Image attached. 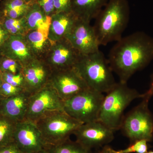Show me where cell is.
I'll use <instances>...</instances> for the list:
<instances>
[{
  "label": "cell",
  "mask_w": 153,
  "mask_h": 153,
  "mask_svg": "<svg viewBox=\"0 0 153 153\" xmlns=\"http://www.w3.org/2000/svg\"><path fill=\"white\" fill-rule=\"evenodd\" d=\"M147 153H153V151H149V152H148Z\"/></svg>",
  "instance_id": "cell-41"
},
{
  "label": "cell",
  "mask_w": 153,
  "mask_h": 153,
  "mask_svg": "<svg viewBox=\"0 0 153 153\" xmlns=\"http://www.w3.org/2000/svg\"><path fill=\"white\" fill-rule=\"evenodd\" d=\"M81 55L97 52L100 46L90 22L78 19L65 37Z\"/></svg>",
  "instance_id": "cell-12"
},
{
  "label": "cell",
  "mask_w": 153,
  "mask_h": 153,
  "mask_svg": "<svg viewBox=\"0 0 153 153\" xmlns=\"http://www.w3.org/2000/svg\"><path fill=\"white\" fill-rule=\"evenodd\" d=\"M25 36L35 57L37 59L44 60L52 44L48 37V33L39 30H30Z\"/></svg>",
  "instance_id": "cell-19"
},
{
  "label": "cell",
  "mask_w": 153,
  "mask_h": 153,
  "mask_svg": "<svg viewBox=\"0 0 153 153\" xmlns=\"http://www.w3.org/2000/svg\"><path fill=\"white\" fill-rule=\"evenodd\" d=\"M149 100L143 98L140 104L124 116L120 129L132 142L153 139V115L149 109Z\"/></svg>",
  "instance_id": "cell-7"
},
{
  "label": "cell",
  "mask_w": 153,
  "mask_h": 153,
  "mask_svg": "<svg viewBox=\"0 0 153 153\" xmlns=\"http://www.w3.org/2000/svg\"><path fill=\"white\" fill-rule=\"evenodd\" d=\"M78 51L66 38L52 43L44 61L52 71L74 67L80 56Z\"/></svg>",
  "instance_id": "cell-13"
},
{
  "label": "cell",
  "mask_w": 153,
  "mask_h": 153,
  "mask_svg": "<svg viewBox=\"0 0 153 153\" xmlns=\"http://www.w3.org/2000/svg\"><path fill=\"white\" fill-rule=\"evenodd\" d=\"M109 0H72L71 11L78 19L91 22L95 19Z\"/></svg>",
  "instance_id": "cell-18"
},
{
  "label": "cell",
  "mask_w": 153,
  "mask_h": 153,
  "mask_svg": "<svg viewBox=\"0 0 153 153\" xmlns=\"http://www.w3.org/2000/svg\"><path fill=\"white\" fill-rule=\"evenodd\" d=\"M14 142L24 153L35 152L48 146L36 123L26 119L16 124Z\"/></svg>",
  "instance_id": "cell-11"
},
{
  "label": "cell",
  "mask_w": 153,
  "mask_h": 153,
  "mask_svg": "<svg viewBox=\"0 0 153 153\" xmlns=\"http://www.w3.org/2000/svg\"><path fill=\"white\" fill-rule=\"evenodd\" d=\"M4 15L3 13L2 10L1 9L0 7V22H1L2 21L3 19L4 18Z\"/></svg>",
  "instance_id": "cell-36"
},
{
  "label": "cell",
  "mask_w": 153,
  "mask_h": 153,
  "mask_svg": "<svg viewBox=\"0 0 153 153\" xmlns=\"http://www.w3.org/2000/svg\"><path fill=\"white\" fill-rule=\"evenodd\" d=\"M143 97V94L129 87L127 83L117 82L105 95L98 120L114 132L120 129L126 108L133 100Z\"/></svg>",
  "instance_id": "cell-4"
},
{
  "label": "cell",
  "mask_w": 153,
  "mask_h": 153,
  "mask_svg": "<svg viewBox=\"0 0 153 153\" xmlns=\"http://www.w3.org/2000/svg\"><path fill=\"white\" fill-rule=\"evenodd\" d=\"M56 13L71 12L72 0H54Z\"/></svg>",
  "instance_id": "cell-30"
},
{
  "label": "cell",
  "mask_w": 153,
  "mask_h": 153,
  "mask_svg": "<svg viewBox=\"0 0 153 153\" xmlns=\"http://www.w3.org/2000/svg\"><path fill=\"white\" fill-rule=\"evenodd\" d=\"M0 153H24L17 146L15 143L0 147Z\"/></svg>",
  "instance_id": "cell-32"
},
{
  "label": "cell",
  "mask_w": 153,
  "mask_h": 153,
  "mask_svg": "<svg viewBox=\"0 0 153 153\" xmlns=\"http://www.w3.org/2000/svg\"><path fill=\"white\" fill-rule=\"evenodd\" d=\"M107 60L119 82L127 83L153 60V38L142 31L122 37L110 50Z\"/></svg>",
  "instance_id": "cell-1"
},
{
  "label": "cell",
  "mask_w": 153,
  "mask_h": 153,
  "mask_svg": "<svg viewBox=\"0 0 153 153\" xmlns=\"http://www.w3.org/2000/svg\"><path fill=\"white\" fill-rule=\"evenodd\" d=\"M52 70L44 60L35 58L23 66L25 90L30 94L36 93L49 82Z\"/></svg>",
  "instance_id": "cell-14"
},
{
  "label": "cell",
  "mask_w": 153,
  "mask_h": 153,
  "mask_svg": "<svg viewBox=\"0 0 153 153\" xmlns=\"http://www.w3.org/2000/svg\"><path fill=\"white\" fill-rule=\"evenodd\" d=\"M49 82L63 101L89 88L74 67L52 71Z\"/></svg>",
  "instance_id": "cell-9"
},
{
  "label": "cell",
  "mask_w": 153,
  "mask_h": 153,
  "mask_svg": "<svg viewBox=\"0 0 153 153\" xmlns=\"http://www.w3.org/2000/svg\"><path fill=\"white\" fill-rule=\"evenodd\" d=\"M114 131L99 120L83 123L74 133L76 141L88 150L106 146L114 138Z\"/></svg>",
  "instance_id": "cell-10"
},
{
  "label": "cell",
  "mask_w": 153,
  "mask_h": 153,
  "mask_svg": "<svg viewBox=\"0 0 153 153\" xmlns=\"http://www.w3.org/2000/svg\"><path fill=\"white\" fill-rule=\"evenodd\" d=\"M4 57L13 59L26 65L35 58L25 36H10L0 47Z\"/></svg>",
  "instance_id": "cell-15"
},
{
  "label": "cell",
  "mask_w": 153,
  "mask_h": 153,
  "mask_svg": "<svg viewBox=\"0 0 153 153\" xmlns=\"http://www.w3.org/2000/svg\"><path fill=\"white\" fill-rule=\"evenodd\" d=\"M36 2L41 7L47 16L51 17L56 13L54 0H37Z\"/></svg>",
  "instance_id": "cell-29"
},
{
  "label": "cell",
  "mask_w": 153,
  "mask_h": 153,
  "mask_svg": "<svg viewBox=\"0 0 153 153\" xmlns=\"http://www.w3.org/2000/svg\"><path fill=\"white\" fill-rule=\"evenodd\" d=\"M144 97L143 98L146 99L150 100L151 97L153 96V73L151 76L150 84L149 88L147 91L143 94Z\"/></svg>",
  "instance_id": "cell-34"
},
{
  "label": "cell",
  "mask_w": 153,
  "mask_h": 153,
  "mask_svg": "<svg viewBox=\"0 0 153 153\" xmlns=\"http://www.w3.org/2000/svg\"><path fill=\"white\" fill-rule=\"evenodd\" d=\"M78 18L72 12L56 13L51 17L48 37L52 43L65 38Z\"/></svg>",
  "instance_id": "cell-17"
},
{
  "label": "cell",
  "mask_w": 153,
  "mask_h": 153,
  "mask_svg": "<svg viewBox=\"0 0 153 153\" xmlns=\"http://www.w3.org/2000/svg\"><path fill=\"white\" fill-rule=\"evenodd\" d=\"M25 17L28 31L39 30L48 33L51 17L47 16L37 3L31 4Z\"/></svg>",
  "instance_id": "cell-20"
},
{
  "label": "cell",
  "mask_w": 153,
  "mask_h": 153,
  "mask_svg": "<svg viewBox=\"0 0 153 153\" xmlns=\"http://www.w3.org/2000/svg\"><path fill=\"white\" fill-rule=\"evenodd\" d=\"M25 1L29 3H33L36 2L37 0H24Z\"/></svg>",
  "instance_id": "cell-39"
},
{
  "label": "cell",
  "mask_w": 153,
  "mask_h": 153,
  "mask_svg": "<svg viewBox=\"0 0 153 153\" xmlns=\"http://www.w3.org/2000/svg\"><path fill=\"white\" fill-rule=\"evenodd\" d=\"M10 35L3 27L1 22H0V47L7 41Z\"/></svg>",
  "instance_id": "cell-33"
},
{
  "label": "cell",
  "mask_w": 153,
  "mask_h": 153,
  "mask_svg": "<svg viewBox=\"0 0 153 153\" xmlns=\"http://www.w3.org/2000/svg\"><path fill=\"white\" fill-rule=\"evenodd\" d=\"M2 1V0H0V2H1V1Z\"/></svg>",
  "instance_id": "cell-42"
},
{
  "label": "cell",
  "mask_w": 153,
  "mask_h": 153,
  "mask_svg": "<svg viewBox=\"0 0 153 153\" xmlns=\"http://www.w3.org/2000/svg\"><path fill=\"white\" fill-rule=\"evenodd\" d=\"M89 88L106 93L117 83L113 72L103 53L80 55L74 66Z\"/></svg>",
  "instance_id": "cell-3"
},
{
  "label": "cell",
  "mask_w": 153,
  "mask_h": 153,
  "mask_svg": "<svg viewBox=\"0 0 153 153\" xmlns=\"http://www.w3.org/2000/svg\"><path fill=\"white\" fill-rule=\"evenodd\" d=\"M32 4L27 2L24 0H2L0 4V7L4 12L10 10L28 8Z\"/></svg>",
  "instance_id": "cell-26"
},
{
  "label": "cell",
  "mask_w": 153,
  "mask_h": 153,
  "mask_svg": "<svg viewBox=\"0 0 153 153\" xmlns=\"http://www.w3.org/2000/svg\"><path fill=\"white\" fill-rule=\"evenodd\" d=\"M31 95L25 91L14 96L3 98L0 101V115L16 123L25 120Z\"/></svg>",
  "instance_id": "cell-16"
},
{
  "label": "cell",
  "mask_w": 153,
  "mask_h": 153,
  "mask_svg": "<svg viewBox=\"0 0 153 153\" xmlns=\"http://www.w3.org/2000/svg\"><path fill=\"white\" fill-rule=\"evenodd\" d=\"M17 123L0 115V147L14 142V134Z\"/></svg>",
  "instance_id": "cell-22"
},
{
  "label": "cell",
  "mask_w": 153,
  "mask_h": 153,
  "mask_svg": "<svg viewBox=\"0 0 153 153\" xmlns=\"http://www.w3.org/2000/svg\"><path fill=\"white\" fill-rule=\"evenodd\" d=\"M130 8L128 0H109L96 18L93 27L100 45L117 41L129 21Z\"/></svg>",
  "instance_id": "cell-2"
},
{
  "label": "cell",
  "mask_w": 153,
  "mask_h": 153,
  "mask_svg": "<svg viewBox=\"0 0 153 153\" xmlns=\"http://www.w3.org/2000/svg\"><path fill=\"white\" fill-rule=\"evenodd\" d=\"M3 57V56L2 55L1 52V49H0V62H1V60L2 58Z\"/></svg>",
  "instance_id": "cell-40"
},
{
  "label": "cell",
  "mask_w": 153,
  "mask_h": 153,
  "mask_svg": "<svg viewBox=\"0 0 153 153\" xmlns=\"http://www.w3.org/2000/svg\"><path fill=\"white\" fill-rule=\"evenodd\" d=\"M104 94L88 88L63 101L66 114L82 123L98 120Z\"/></svg>",
  "instance_id": "cell-6"
},
{
  "label": "cell",
  "mask_w": 153,
  "mask_h": 153,
  "mask_svg": "<svg viewBox=\"0 0 153 153\" xmlns=\"http://www.w3.org/2000/svg\"><path fill=\"white\" fill-rule=\"evenodd\" d=\"M148 142L145 140H140L133 142L128 147L118 150L120 153H147L148 152Z\"/></svg>",
  "instance_id": "cell-27"
},
{
  "label": "cell",
  "mask_w": 153,
  "mask_h": 153,
  "mask_svg": "<svg viewBox=\"0 0 153 153\" xmlns=\"http://www.w3.org/2000/svg\"><path fill=\"white\" fill-rule=\"evenodd\" d=\"M46 149L50 153H89V151L79 143L69 139L58 144L48 146Z\"/></svg>",
  "instance_id": "cell-23"
},
{
  "label": "cell",
  "mask_w": 153,
  "mask_h": 153,
  "mask_svg": "<svg viewBox=\"0 0 153 153\" xmlns=\"http://www.w3.org/2000/svg\"><path fill=\"white\" fill-rule=\"evenodd\" d=\"M32 153H50L47 150V149L42 150L38 151V152H35Z\"/></svg>",
  "instance_id": "cell-37"
},
{
  "label": "cell",
  "mask_w": 153,
  "mask_h": 153,
  "mask_svg": "<svg viewBox=\"0 0 153 153\" xmlns=\"http://www.w3.org/2000/svg\"><path fill=\"white\" fill-rule=\"evenodd\" d=\"M25 91H26L23 88L14 86L4 81L0 88V94L3 98L14 96Z\"/></svg>",
  "instance_id": "cell-28"
},
{
  "label": "cell",
  "mask_w": 153,
  "mask_h": 153,
  "mask_svg": "<svg viewBox=\"0 0 153 153\" xmlns=\"http://www.w3.org/2000/svg\"><path fill=\"white\" fill-rule=\"evenodd\" d=\"M64 111L63 101L49 82L30 95L26 120L36 122L50 113Z\"/></svg>",
  "instance_id": "cell-8"
},
{
  "label": "cell",
  "mask_w": 153,
  "mask_h": 153,
  "mask_svg": "<svg viewBox=\"0 0 153 153\" xmlns=\"http://www.w3.org/2000/svg\"><path fill=\"white\" fill-rule=\"evenodd\" d=\"M3 82V79H2L1 76V73H0V88H1V85ZM3 98L1 96V94H0V101H1Z\"/></svg>",
  "instance_id": "cell-38"
},
{
  "label": "cell",
  "mask_w": 153,
  "mask_h": 153,
  "mask_svg": "<svg viewBox=\"0 0 153 153\" xmlns=\"http://www.w3.org/2000/svg\"><path fill=\"white\" fill-rule=\"evenodd\" d=\"M2 24L10 36H25L29 31L25 17L20 19H12L4 17Z\"/></svg>",
  "instance_id": "cell-21"
},
{
  "label": "cell",
  "mask_w": 153,
  "mask_h": 153,
  "mask_svg": "<svg viewBox=\"0 0 153 153\" xmlns=\"http://www.w3.org/2000/svg\"><path fill=\"white\" fill-rule=\"evenodd\" d=\"M35 123L47 146L58 144L69 139L83 124L64 111L50 113Z\"/></svg>",
  "instance_id": "cell-5"
},
{
  "label": "cell",
  "mask_w": 153,
  "mask_h": 153,
  "mask_svg": "<svg viewBox=\"0 0 153 153\" xmlns=\"http://www.w3.org/2000/svg\"><path fill=\"white\" fill-rule=\"evenodd\" d=\"M30 7L28 8H25L4 11L3 12L4 16L8 17L12 19H20V18H23L25 16Z\"/></svg>",
  "instance_id": "cell-31"
},
{
  "label": "cell",
  "mask_w": 153,
  "mask_h": 153,
  "mask_svg": "<svg viewBox=\"0 0 153 153\" xmlns=\"http://www.w3.org/2000/svg\"><path fill=\"white\" fill-rule=\"evenodd\" d=\"M97 153H120L108 146H105Z\"/></svg>",
  "instance_id": "cell-35"
},
{
  "label": "cell",
  "mask_w": 153,
  "mask_h": 153,
  "mask_svg": "<svg viewBox=\"0 0 153 153\" xmlns=\"http://www.w3.org/2000/svg\"><path fill=\"white\" fill-rule=\"evenodd\" d=\"M0 73L3 81L14 86L23 88L25 90V78L22 72L17 74L8 72H0Z\"/></svg>",
  "instance_id": "cell-25"
},
{
  "label": "cell",
  "mask_w": 153,
  "mask_h": 153,
  "mask_svg": "<svg viewBox=\"0 0 153 153\" xmlns=\"http://www.w3.org/2000/svg\"><path fill=\"white\" fill-rule=\"evenodd\" d=\"M23 65L19 61L3 56L0 62V72L17 74L22 72Z\"/></svg>",
  "instance_id": "cell-24"
}]
</instances>
